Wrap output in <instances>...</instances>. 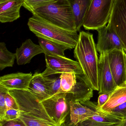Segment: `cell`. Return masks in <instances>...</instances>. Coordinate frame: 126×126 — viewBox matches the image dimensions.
<instances>
[{
    "mask_svg": "<svg viewBox=\"0 0 126 126\" xmlns=\"http://www.w3.org/2000/svg\"><path fill=\"white\" fill-rule=\"evenodd\" d=\"M97 31L98 32V40L96 47L100 53H108L114 49H124L122 42L118 36L108 25Z\"/></svg>",
    "mask_w": 126,
    "mask_h": 126,
    "instance_id": "8fae6325",
    "label": "cell"
},
{
    "mask_svg": "<svg viewBox=\"0 0 126 126\" xmlns=\"http://www.w3.org/2000/svg\"><path fill=\"white\" fill-rule=\"evenodd\" d=\"M44 52L40 45L34 43L31 39H27L16 49L15 53L17 64L18 65H22L29 63L36 55L41 53L44 54Z\"/></svg>",
    "mask_w": 126,
    "mask_h": 126,
    "instance_id": "9a60e30c",
    "label": "cell"
},
{
    "mask_svg": "<svg viewBox=\"0 0 126 126\" xmlns=\"http://www.w3.org/2000/svg\"><path fill=\"white\" fill-rule=\"evenodd\" d=\"M18 119L22 121L26 126H59L20 111Z\"/></svg>",
    "mask_w": 126,
    "mask_h": 126,
    "instance_id": "7402d4cb",
    "label": "cell"
},
{
    "mask_svg": "<svg viewBox=\"0 0 126 126\" xmlns=\"http://www.w3.org/2000/svg\"><path fill=\"white\" fill-rule=\"evenodd\" d=\"M79 75L74 73H63L60 75V87L57 93H68L75 86Z\"/></svg>",
    "mask_w": 126,
    "mask_h": 126,
    "instance_id": "ffe728a7",
    "label": "cell"
},
{
    "mask_svg": "<svg viewBox=\"0 0 126 126\" xmlns=\"http://www.w3.org/2000/svg\"></svg>",
    "mask_w": 126,
    "mask_h": 126,
    "instance_id": "836d02e7",
    "label": "cell"
},
{
    "mask_svg": "<svg viewBox=\"0 0 126 126\" xmlns=\"http://www.w3.org/2000/svg\"><path fill=\"white\" fill-rule=\"evenodd\" d=\"M38 38L39 45L43 49L44 54L46 55L65 57V51L71 49L69 47L61 44L40 37Z\"/></svg>",
    "mask_w": 126,
    "mask_h": 126,
    "instance_id": "d6986e66",
    "label": "cell"
},
{
    "mask_svg": "<svg viewBox=\"0 0 126 126\" xmlns=\"http://www.w3.org/2000/svg\"><path fill=\"white\" fill-rule=\"evenodd\" d=\"M16 59V53H12L7 49L4 42L0 43V70H3L6 67H12L15 60Z\"/></svg>",
    "mask_w": 126,
    "mask_h": 126,
    "instance_id": "44dd1931",
    "label": "cell"
},
{
    "mask_svg": "<svg viewBox=\"0 0 126 126\" xmlns=\"http://www.w3.org/2000/svg\"><path fill=\"white\" fill-rule=\"evenodd\" d=\"M0 126H26L19 119L9 121H0Z\"/></svg>",
    "mask_w": 126,
    "mask_h": 126,
    "instance_id": "4dcf8cb0",
    "label": "cell"
},
{
    "mask_svg": "<svg viewBox=\"0 0 126 126\" xmlns=\"http://www.w3.org/2000/svg\"><path fill=\"white\" fill-rule=\"evenodd\" d=\"M70 4L74 18L77 32L83 25L91 0H68Z\"/></svg>",
    "mask_w": 126,
    "mask_h": 126,
    "instance_id": "2e32d148",
    "label": "cell"
},
{
    "mask_svg": "<svg viewBox=\"0 0 126 126\" xmlns=\"http://www.w3.org/2000/svg\"><path fill=\"white\" fill-rule=\"evenodd\" d=\"M89 119L96 122L109 124L121 123L124 120L123 119L112 116L109 113L102 111L100 114L94 115Z\"/></svg>",
    "mask_w": 126,
    "mask_h": 126,
    "instance_id": "cb8c5ba5",
    "label": "cell"
},
{
    "mask_svg": "<svg viewBox=\"0 0 126 126\" xmlns=\"http://www.w3.org/2000/svg\"><path fill=\"white\" fill-rule=\"evenodd\" d=\"M120 126H126V119L124 120Z\"/></svg>",
    "mask_w": 126,
    "mask_h": 126,
    "instance_id": "d6a6232c",
    "label": "cell"
},
{
    "mask_svg": "<svg viewBox=\"0 0 126 126\" xmlns=\"http://www.w3.org/2000/svg\"><path fill=\"white\" fill-rule=\"evenodd\" d=\"M9 92V90L0 85V121L3 120L6 112L5 95Z\"/></svg>",
    "mask_w": 126,
    "mask_h": 126,
    "instance_id": "4316f807",
    "label": "cell"
},
{
    "mask_svg": "<svg viewBox=\"0 0 126 126\" xmlns=\"http://www.w3.org/2000/svg\"><path fill=\"white\" fill-rule=\"evenodd\" d=\"M107 113L120 119L123 120L126 119V102L115 107Z\"/></svg>",
    "mask_w": 126,
    "mask_h": 126,
    "instance_id": "83f0119b",
    "label": "cell"
},
{
    "mask_svg": "<svg viewBox=\"0 0 126 126\" xmlns=\"http://www.w3.org/2000/svg\"><path fill=\"white\" fill-rule=\"evenodd\" d=\"M121 123L117 124H107L96 122L91 119H89L82 123H80L76 125H74V124H71L69 121H68L67 120V121L61 126H120Z\"/></svg>",
    "mask_w": 126,
    "mask_h": 126,
    "instance_id": "484cf974",
    "label": "cell"
},
{
    "mask_svg": "<svg viewBox=\"0 0 126 126\" xmlns=\"http://www.w3.org/2000/svg\"><path fill=\"white\" fill-rule=\"evenodd\" d=\"M46 68L41 73L43 76H49L63 73H74L83 74L79 63L66 57L59 56H48L45 55Z\"/></svg>",
    "mask_w": 126,
    "mask_h": 126,
    "instance_id": "52a82bcc",
    "label": "cell"
},
{
    "mask_svg": "<svg viewBox=\"0 0 126 126\" xmlns=\"http://www.w3.org/2000/svg\"><path fill=\"white\" fill-rule=\"evenodd\" d=\"M5 100L7 111L13 109H18V107L15 98L10 94L9 92L5 95Z\"/></svg>",
    "mask_w": 126,
    "mask_h": 126,
    "instance_id": "f1b7e54d",
    "label": "cell"
},
{
    "mask_svg": "<svg viewBox=\"0 0 126 126\" xmlns=\"http://www.w3.org/2000/svg\"><path fill=\"white\" fill-rule=\"evenodd\" d=\"M19 113L20 111L19 109H13L7 110L3 120L1 121H9L18 119L19 117Z\"/></svg>",
    "mask_w": 126,
    "mask_h": 126,
    "instance_id": "f546056e",
    "label": "cell"
},
{
    "mask_svg": "<svg viewBox=\"0 0 126 126\" xmlns=\"http://www.w3.org/2000/svg\"><path fill=\"white\" fill-rule=\"evenodd\" d=\"M32 13L55 26L77 32L72 10L68 0H57L37 9Z\"/></svg>",
    "mask_w": 126,
    "mask_h": 126,
    "instance_id": "3957f363",
    "label": "cell"
},
{
    "mask_svg": "<svg viewBox=\"0 0 126 126\" xmlns=\"http://www.w3.org/2000/svg\"><path fill=\"white\" fill-rule=\"evenodd\" d=\"M115 0H91L83 26L86 30H96L108 23Z\"/></svg>",
    "mask_w": 126,
    "mask_h": 126,
    "instance_id": "5b68a950",
    "label": "cell"
},
{
    "mask_svg": "<svg viewBox=\"0 0 126 126\" xmlns=\"http://www.w3.org/2000/svg\"><path fill=\"white\" fill-rule=\"evenodd\" d=\"M33 77L32 73L17 72L0 78V85L10 90H27Z\"/></svg>",
    "mask_w": 126,
    "mask_h": 126,
    "instance_id": "7c38bea8",
    "label": "cell"
},
{
    "mask_svg": "<svg viewBox=\"0 0 126 126\" xmlns=\"http://www.w3.org/2000/svg\"><path fill=\"white\" fill-rule=\"evenodd\" d=\"M109 62L118 86L126 83V54L124 49H114L108 52Z\"/></svg>",
    "mask_w": 126,
    "mask_h": 126,
    "instance_id": "30bf717a",
    "label": "cell"
},
{
    "mask_svg": "<svg viewBox=\"0 0 126 126\" xmlns=\"http://www.w3.org/2000/svg\"><path fill=\"white\" fill-rule=\"evenodd\" d=\"M108 26L118 36L126 52V0H115Z\"/></svg>",
    "mask_w": 126,
    "mask_h": 126,
    "instance_id": "ba28073f",
    "label": "cell"
},
{
    "mask_svg": "<svg viewBox=\"0 0 126 126\" xmlns=\"http://www.w3.org/2000/svg\"><path fill=\"white\" fill-rule=\"evenodd\" d=\"M23 0H0V22H12L20 17Z\"/></svg>",
    "mask_w": 126,
    "mask_h": 126,
    "instance_id": "5bb4252c",
    "label": "cell"
},
{
    "mask_svg": "<svg viewBox=\"0 0 126 126\" xmlns=\"http://www.w3.org/2000/svg\"><path fill=\"white\" fill-rule=\"evenodd\" d=\"M23 6L32 13L35 10L57 0H23Z\"/></svg>",
    "mask_w": 126,
    "mask_h": 126,
    "instance_id": "d4e9b609",
    "label": "cell"
},
{
    "mask_svg": "<svg viewBox=\"0 0 126 126\" xmlns=\"http://www.w3.org/2000/svg\"><path fill=\"white\" fill-rule=\"evenodd\" d=\"M111 93L101 94L98 98V104L97 105L99 109L102 107L108 101Z\"/></svg>",
    "mask_w": 126,
    "mask_h": 126,
    "instance_id": "1f68e13d",
    "label": "cell"
},
{
    "mask_svg": "<svg viewBox=\"0 0 126 126\" xmlns=\"http://www.w3.org/2000/svg\"><path fill=\"white\" fill-rule=\"evenodd\" d=\"M9 93L15 98L20 112L57 125L48 114L41 102L30 92L14 90H10Z\"/></svg>",
    "mask_w": 126,
    "mask_h": 126,
    "instance_id": "277c9868",
    "label": "cell"
},
{
    "mask_svg": "<svg viewBox=\"0 0 126 126\" xmlns=\"http://www.w3.org/2000/svg\"><path fill=\"white\" fill-rule=\"evenodd\" d=\"M28 91L33 94L40 102L50 97L49 90L44 83L41 73H35L30 81Z\"/></svg>",
    "mask_w": 126,
    "mask_h": 126,
    "instance_id": "e0dca14e",
    "label": "cell"
},
{
    "mask_svg": "<svg viewBox=\"0 0 126 126\" xmlns=\"http://www.w3.org/2000/svg\"><path fill=\"white\" fill-rule=\"evenodd\" d=\"M30 30L37 37L43 38L74 48L78 40L77 32L65 29L33 15L27 23Z\"/></svg>",
    "mask_w": 126,
    "mask_h": 126,
    "instance_id": "7a4b0ae2",
    "label": "cell"
},
{
    "mask_svg": "<svg viewBox=\"0 0 126 126\" xmlns=\"http://www.w3.org/2000/svg\"><path fill=\"white\" fill-rule=\"evenodd\" d=\"M100 54L98 64L99 94L111 93L118 86L110 69L108 52Z\"/></svg>",
    "mask_w": 126,
    "mask_h": 126,
    "instance_id": "9c48e42d",
    "label": "cell"
},
{
    "mask_svg": "<svg viewBox=\"0 0 126 126\" xmlns=\"http://www.w3.org/2000/svg\"><path fill=\"white\" fill-rule=\"evenodd\" d=\"M74 52L75 58L80 64L92 88L99 91V59L93 35L84 31L80 32Z\"/></svg>",
    "mask_w": 126,
    "mask_h": 126,
    "instance_id": "6da1fadb",
    "label": "cell"
},
{
    "mask_svg": "<svg viewBox=\"0 0 126 126\" xmlns=\"http://www.w3.org/2000/svg\"><path fill=\"white\" fill-rule=\"evenodd\" d=\"M70 113L69 122L76 125L82 123L94 115L101 113L99 108L94 110L78 101L69 102Z\"/></svg>",
    "mask_w": 126,
    "mask_h": 126,
    "instance_id": "4fadbf2b",
    "label": "cell"
},
{
    "mask_svg": "<svg viewBox=\"0 0 126 126\" xmlns=\"http://www.w3.org/2000/svg\"><path fill=\"white\" fill-rule=\"evenodd\" d=\"M126 102V83L117 86L110 94L108 101L101 108L100 111L108 113L113 109Z\"/></svg>",
    "mask_w": 126,
    "mask_h": 126,
    "instance_id": "ac0fdd59",
    "label": "cell"
},
{
    "mask_svg": "<svg viewBox=\"0 0 126 126\" xmlns=\"http://www.w3.org/2000/svg\"><path fill=\"white\" fill-rule=\"evenodd\" d=\"M60 75L57 76H43L44 83L46 86L49 92L50 97L57 94L58 92L60 87Z\"/></svg>",
    "mask_w": 126,
    "mask_h": 126,
    "instance_id": "603a6c76",
    "label": "cell"
},
{
    "mask_svg": "<svg viewBox=\"0 0 126 126\" xmlns=\"http://www.w3.org/2000/svg\"><path fill=\"white\" fill-rule=\"evenodd\" d=\"M41 102L48 114L58 126H61L67 121L70 108L66 93H57Z\"/></svg>",
    "mask_w": 126,
    "mask_h": 126,
    "instance_id": "8992f818",
    "label": "cell"
}]
</instances>
